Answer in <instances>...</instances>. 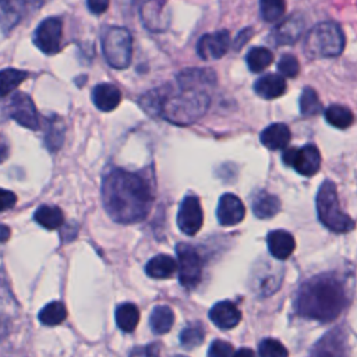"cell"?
I'll return each mask as SVG.
<instances>
[{
  "label": "cell",
  "mask_w": 357,
  "mask_h": 357,
  "mask_svg": "<svg viewBox=\"0 0 357 357\" xmlns=\"http://www.w3.org/2000/svg\"><path fill=\"white\" fill-rule=\"evenodd\" d=\"M102 201L114 222L137 223L148 215L153 190L145 174L113 167L103 177Z\"/></svg>",
  "instance_id": "6da1fadb"
},
{
  "label": "cell",
  "mask_w": 357,
  "mask_h": 357,
  "mask_svg": "<svg viewBox=\"0 0 357 357\" xmlns=\"http://www.w3.org/2000/svg\"><path fill=\"white\" fill-rule=\"evenodd\" d=\"M346 303L344 283L335 273H322L301 284L294 308L307 319L329 322L340 315Z\"/></svg>",
  "instance_id": "7a4b0ae2"
},
{
  "label": "cell",
  "mask_w": 357,
  "mask_h": 357,
  "mask_svg": "<svg viewBox=\"0 0 357 357\" xmlns=\"http://www.w3.org/2000/svg\"><path fill=\"white\" fill-rule=\"evenodd\" d=\"M211 96L208 91L173 89L170 85L160 86L159 117L176 126H190L201 119L208 110Z\"/></svg>",
  "instance_id": "3957f363"
},
{
  "label": "cell",
  "mask_w": 357,
  "mask_h": 357,
  "mask_svg": "<svg viewBox=\"0 0 357 357\" xmlns=\"http://www.w3.org/2000/svg\"><path fill=\"white\" fill-rule=\"evenodd\" d=\"M344 33L332 21L314 25L304 39V53L308 59H328L339 56L344 49Z\"/></svg>",
  "instance_id": "277c9868"
},
{
  "label": "cell",
  "mask_w": 357,
  "mask_h": 357,
  "mask_svg": "<svg viewBox=\"0 0 357 357\" xmlns=\"http://www.w3.org/2000/svg\"><path fill=\"white\" fill-rule=\"evenodd\" d=\"M317 213L319 222L331 231L347 233L354 229V220L342 211L336 184L331 180H325L317 192Z\"/></svg>",
  "instance_id": "5b68a950"
},
{
  "label": "cell",
  "mask_w": 357,
  "mask_h": 357,
  "mask_svg": "<svg viewBox=\"0 0 357 357\" xmlns=\"http://www.w3.org/2000/svg\"><path fill=\"white\" fill-rule=\"evenodd\" d=\"M102 52L113 68H127L132 57V36L127 28L109 26L102 33Z\"/></svg>",
  "instance_id": "8992f818"
},
{
  "label": "cell",
  "mask_w": 357,
  "mask_h": 357,
  "mask_svg": "<svg viewBox=\"0 0 357 357\" xmlns=\"http://www.w3.org/2000/svg\"><path fill=\"white\" fill-rule=\"evenodd\" d=\"M283 268L272 261H259L254 265L250 273L251 291L264 298L276 293L282 284Z\"/></svg>",
  "instance_id": "52a82bcc"
},
{
  "label": "cell",
  "mask_w": 357,
  "mask_h": 357,
  "mask_svg": "<svg viewBox=\"0 0 357 357\" xmlns=\"http://www.w3.org/2000/svg\"><path fill=\"white\" fill-rule=\"evenodd\" d=\"M177 252V269H178V280L183 287L191 290L198 286L202 278V259L198 251L187 244L180 243L176 247Z\"/></svg>",
  "instance_id": "ba28073f"
},
{
  "label": "cell",
  "mask_w": 357,
  "mask_h": 357,
  "mask_svg": "<svg viewBox=\"0 0 357 357\" xmlns=\"http://www.w3.org/2000/svg\"><path fill=\"white\" fill-rule=\"evenodd\" d=\"M283 163L293 167L298 174L310 177L314 176L321 167V153L312 144L303 148H289L282 155Z\"/></svg>",
  "instance_id": "9c48e42d"
},
{
  "label": "cell",
  "mask_w": 357,
  "mask_h": 357,
  "mask_svg": "<svg viewBox=\"0 0 357 357\" xmlns=\"http://www.w3.org/2000/svg\"><path fill=\"white\" fill-rule=\"evenodd\" d=\"M63 38V21L59 17L45 18L35 29L33 43L45 54H54L60 50Z\"/></svg>",
  "instance_id": "30bf717a"
},
{
  "label": "cell",
  "mask_w": 357,
  "mask_h": 357,
  "mask_svg": "<svg viewBox=\"0 0 357 357\" xmlns=\"http://www.w3.org/2000/svg\"><path fill=\"white\" fill-rule=\"evenodd\" d=\"M204 213L198 197L190 194L184 197L177 213V226L187 236H195L202 227Z\"/></svg>",
  "instance_id": "8fae6325"
},
{
  "label": "cell",
  "mask_w": 357,
  "mask_h": 357,
  "mask_svg": "<svg viewBox=\"0 0 357 357\" xmlns=\"http://www.w3.org/2000/svg\"><path fill=\"white\" fill-rule=\"evenodd\" d=\"M8 113L11 119H14L22 127H26L29 130H38L40 127L39 114L36 112L35 103L31 96L24 92H17L13 95L8 106Z\"/></svg>",
  "instance_id": "7c38bea8"
},
{
  "label": "cell",
  "mask_w": 357,
  "mask_h": 357,
  "mask_svg": "<svg viewBox=\"0 0 357 357\" xmlns=\"http://www.w3.org/2000/svg\"><path fill=\"white\" fill-rule=\"evenodd\" d=\"M230 47V32L226 29L205 33L197 43V53L204 60H218L223 57Z\"/></svg>",
  "instance_id": "4fadbf2b"
},
{
  "label": "cell",
  "mask_w": 357,
  "mask_h": 357,
  "mask_svg": "<svg viewBox=\"0 0 357 357\" xmlns=\"http://www.w3.org/2000/svg\"><path fill=\"white\" fill-rule=\"evenodd\" d=\"M141 20L151 32H163L169 28L170 18L166 13L165 0H146L141 6Z\"/></svg>",
  "instance_id": "5bb4252c"
},
{
  "label": "cell",
  "mask_w": 357,
  "mask_h": 357,
  "mask_svg": "<svg viewBox=\"0 0 357 357\" xmlns=\"http://www.w3.org/2000/svg\"><path fill=\"white\" fill-rule=\"evenodd\" d=\"M216 84V74L211 68L192 67L177 74V86L184 89L209 91Z\"/></svg>",
  "instance_id": "9a60e30c"
},
{
  "label": "cell",
  "mask_w": 357,
  "mask_h": 357,
  "mask_svg": "<svg viewBox=\"0 0 357 357\" xmlns=\"http://www.w3.org/2000/svg\"><path fill=\"white\" fill-rule=\"evenodd\" d=\"M216 216L222 226L238 225L245 216V208L243 201L234 194H223L219 198Z\"/></svg>",
  "instance_id": "2e32d148"
},
{
  "label": "cell",
  "mask_w": 357,
  "mask_h": 357,
  "mask_svg": "<svg viewBox=\"0 0 357 357\" xmlns=\"http://www.w3.org/2000/svg\"><path fill=\"white\" fill-rule=\"evenodd\" d=\"M303 28H304L303 18L300 15H293L282 21L278 26H275L271 38L276 46L291 45L301 36Z\"/></svg>",
  "instance_id": "e0dca14e"
},
{
  "label": "cell",
  "mask_w": 357,
  "mask_h": 357,
  "mask_svg": "<svg viewBox=\"0 0 357 357\" xmlns=\"http://www.w3.org/2000/svg\"><path fill=\"white\" fill-rule=\"evenodd\" d=\"M209 319L220 329H231L241 319V312L231 301H219L209 311Z\"/></svg>",
  "instance_id": "ac0fdd59"
},
{
  "label": "cell",
  "mask_w": 357,
  "mask_h": 357,
  "mask_svg": "<svg viewBox=\"0 0 357 357\" xmlns=\"http://www.w3.org/2000/svg\"><path fill=\"white\" fill-rule=\"evenodd\" d=\"M266 243H268V250L271 255L280 261L287 259L296 248V241L293 234L282 229L269 231L266 237Z\"/></svg>",
  "instance_id": "d6986e66"
},
{
  "label": "cell",
  "mask_w": 357,
  "mask_h": 357,
  "mask_svg": "<svg viewBox=\"0 0 357 357\" xmlns=\"http://www.w3.org/2000/svg\"><path fill=\"white\" fill-rule=\"evenodd\" d=\"M92 100L99 110L112 112L120 105L121 92L113 84H98L92 91Z\"/></svg>",
  "instance_id": "ffe728a7"
},
{
  "label": "cell",
  "mask_w": 357,
  "mask_h": 357,
  "mask_svg": "<svg viewBox=\"0 0 357 357\" xmlns=\"http://www.w3.org/2000/svg\"><path fill=\"white\" fill-rule=\"evenodd\" d=\"M259 138L264 146L271 151H276L284 148L290 142L291 132L284 123H273L264 128Z\"/></svg>",
  "instance_id": "44dd1931"
},
{
  "label": "cell",
  "mask_w": 357,
  "mask_h": 357,
  "mask_svg": "<svg viewBox=\"0 0 357 357\" xmlns=\"http://www.w3.org/2000/svg\"><path fill=\"white\" fill-rule=\"evenodd\" d=\"M254 91L264 99H275L286 92V81L280 74H266L255 81Z\"/></svg>",
  "instance_id": "7402d4cb"
},
{
  "label": "cell",
  "mask_w": 357,
  "mask_h": 357,
  "mask_svg": "<svg viewBox=\"0 0 357 357\" xmlns=\"http://www.w3.org/2000/svg\"><path fill=\"white\" fill-rule=\"evenodd\" d=\"M251 208L257 218L268 219V218L275 216L279 212L280 201L276 195H273L271 192L259 191L254 195V198L251 201Z\"/></svg>",
  "instance_id": "603a6c76"
},
{
  "label": "cell",
  "mask_w": 357,
  "mask_h": 357,
  "mask_svg": "<svg viewBox=\"0 0 357 357\" xmlns=\"http://www.w3.org/2000/svg\"><path fill=\"white\" fill-rule=\"evenodd\" d=\"M176 269H177L176 259L167 254H159L151 258L145 265L146 275L153 279L170 278L176 272Z\"/></svg>",
  "instance_id": "cb8c5ba5"
},
{
  "label": "cell",
  "mask_w": 357,
  "mask_h": 357,
  "mask_svg": "<svg viewBox=\"0 0 357 357\" xmlns=\"http://www.w3.org/2000/svg\"><path fill=\"white\" fill-rule=\"evenodd\" d=\"M174 324V312L167 305H156L149 315V326L155 335L167 333Z\"/></svg>",
  "instance_id": "d4e9b609"
},
{
  "label": "cell",
  "mask_w": 357,
  "mask_h": 357,
  "mask_svg": "<svg viewBox=\"0 0 357 357\" xmlns=\"http://www.w3.org/2000/svg\"><path fill=\"white\" fill-rule=\"evenodd\" d=\"M33 219L38 225L47 230H54L64 223L63 211L53 205H40L33 215Z\"/></svg>",
  "instance_id": "484cf974"
},
{
  "label": "cell",
  "mask_w": 357,
  "mask_h": 357,
  "mask_svg": "<svg viewBox=\"0 0 357 357\" xmlns=\"http://www.w3.org/2000/svg\"><path fill=\"white\" fill-rule=\"evenodd\" d=\"M139 322V310L132 303H123L116 308V324L123 332H132Z\"/></svg>",
  "instance_id": "4316f807"
},
{
  "label": "cell",
  "mask_w": 357,
  "mask_h": 357,
  "mask_svg": "<svg viewBox=\"0 0 357 357\" xmlns=\"http://www.w3.org/2000/svg\"><path fill=\"white\" fill-rule=\"evenodd\" d=\"M245 61L252 73H261L273 61V54L264 46L251 47L245 56Z\"/></svg>",
  "instance_id": "83f0119b"
},
{
  "label": "cell",
  "mask_w": 357,
  "mask_h": 357,
  "mask_svg": "<svg viewBox=\"0 0 357 357\" xmlns=\"http://www.w3.org/2000/svg\"><path fill=\"white\" fill-rule=\"evenodd\" d=\"M325 119L336 128H347L353 124L354 116L351 110L343 105H331L325 109Z\"/></svg>",
  "instance_id": "f1b7e54d"
},
{
  "label": "cell",
  "mask_w": 357,
  "mask_h": 357,
  "mask_svg": "<svg viewBox=\"0 0 357 357\" xmlns=\"http://www.w3.org/2000/svg\"><path fill=\"white\" fill-rule=\"evenodd\" d=\"M67 317V308L61 301H52L46 304L39 312V321L46 326H56Z\"/></svg>",
  "instance_id": "f546056e"
},
{
  "label": "cell",
  "mask_w": 357,
  "mask_h": 357,
  "mask_svg": "<svg viewBox=\"0 0 357 357\" xmlns=\"http://www.w3.org/2000/svg\"><path fill=\"white\" fill-rule=\"evenodd\" d=\"M64 141V124L63 120L57 116H53L52 120L47 121V128L45 134V144L49 151H57Z\"/></svg>",
  "instance_id": "4dcf8cb0"
},
{
  "label": "cell",
  "mask_w": 357,
  "mask_h": 357,
  "mask_svg": "<svg viewBox=\"0 0 357 357\" xmlns=\"http://www.w3.org/2000/svg\"><path fill=\"white\" fill-rule=\"evenodd\" d=\"M28 77L26 71L17 68H6L0 71V98L13 92L25 78Z\"/></svg>",
  "instance_id": "1f68e13d"
},
{
  "label": "cell",
  "mask_w": 357,
  "mask_h": 357,
  "mask_svg": "<svg viewBox=\"0 0 357 357\" xmlns=\"http://www.w3.org/2000/svg\"><path fill=\"white\" fill-rule=\"evenodd\" d=\"M322 110L319 98L311 86H305L300 95V113L305 117L315 116Z\"/></svg>",
  "instance_id": "d6a6232c"
},
{
  "label": "cell",
  "mask_w": 357,
  "mask_h": 357,
  "mask_svg": "<svg viewBox=\"0 0 357 357\" xmlns=\"http://www.w3.org/2000/svg\"><path fill=\"white\" fill-rule=\"evenodd\" d=\"M259 11L266 22L280 20L286 13V0H259Z\"/></svg>",
  "instance_id": "836d02e7"
},
{
  "label": "cell",
  "mask_w": 357,
  "mask_h": 357,
  "mask_svg": "<svg viewBox=\"0 0 357 357\" xmlns=\"http://www.w3.org/2000/svg\"><path fill=\"white\" fill-rule=\"evenodd\" d=\"M205 331L199 324L185 326L180 333V343L184 349H194L204 342Z\"/></svg>",
  "instance_id": "e575fe53"
},
{
  "label": "cell",
  "mask_w": 357,
  "mask_h": 357,
  "mask_svg": "<svg viewBox=\"0 0 357 357\" xmlns=\"http://www.w3.org/2000/svg\"><path fill=\"white\" fill-rule=\"evenodd\" d=\"M258 354L262 357H284L289 354V351L279 340L264 339L258 346Z\"/></svg>",
  "instance_id": "d590c367"
},
{
  "label": "cell",
  "mask_w": 357,
  "mask_h": 357,
  "mask_svg": "<svg viewBox=\"0 0 357 357\" xmlns=\"http://www.w3.org/2000/svg\"><path fill=\"white\" fill-rule=\"evenodd\" d=\"M278 71L280 75H284V77H296L300 71V64H298V60L296 56L293 54H283L279 61H278Z\"/></svg>",
  "instance_id": "8d00e7d4"
},
{
  "label": "cell",
  "mask_w": 357,
  "mask_h": 357,
  "mask_svg": "<svg viewBox=\"0 0 357 357\" xmlns=\"http://www.w3.org/2000/svg\"><path fill=\"white\" fill-rule=\"evenodd\" d=\"M233 354H234L233 346L229 342L220 340V339L213 340L208 349V356L211 357H227Z\"/></svg>",
  "instance_id": "74e56055"
},
{
  "label": "cell",
  "mask_w": 357,
  "mask_h": 357,
  "mask_svg": "<svg viewBox=\"0 0 357 357\" xmlns=\"http://www.w3.org/2000/svg\"><path fill=\"white\" fill-rule=\"evenodd\" d=\"M15 202H17V195L13 191L0 188V212L11 209L15 205Z\"/></svg>",
  "instance_id": "f35d334b"
},
{
  "label": "cell",
  "mask_w": 357,
  "mask_h": 357,
  "mask_svg": "<svg viewBox=\"0 0 357 357\" xmlns=\"http://www.w3.org/2000/svg\"><path fill=\"white\" fill-rule=\"evenodd\" d=\"M109 3L110 0H86L88 10L96 15L103 14L109 8Z\"/></svg>",
  "instance_id": "ab89813d"
},
{
  "label": "cell",
  "mask_w": 357,
  "mask_h": 357,
  "mask_svg": "<svg viewBox=\"0 0 357 357\" xmlns=\"http://www.w3.org/2000/svg\"><path fill=\"white\" fill-rule=\"evenodd\" d=\"M252 33H254V31H252L251 28H244L243 31H240L238 35H237L236 39H234L233 47H234L236 50H240V49L250 40V38L252 36Z\"/></svg>",
  "instance_id": "60d3db41"
},
{
  "label": "cell",
  "mask_w": 357,
  "mask_h": 357,
  "mask_svg": "<svg viewBox=\"0 0 357 357\" xmlns=\"http://www.w3.org/2000/svg\"><path fill=\"white\" fill-rule=\"evenodd\" d=\"M8 152H10V146H8V142L6 139L4 135L0 134V163L4 162L8 156Z\"/></svg>",
  "instance_id": "b9f144b4"
},
{
  "label": "cell",
  "mask_w": 357,
  "mask_h": 357,
  "mask_svg": "<svg viewBox=\"0 0 357 357\" xmlns=\"http://www.w3.org/2000/svg\"><path fill=\"white\" fill-rule=\"evenodd\" d=\"M10 332V321L4 317H0V340L6 337Z\"/></svg>",
  "instance_id": "7bdbcfd3"
},
{
  "label": "cell",
  "mask_w": 357,
  "mask_h": 357,
  "mask_svg": "<svg viewBox=\"0 0 357 357\" xmlns=\"http://www.w3.org/2000/svg\"><path fill=\"white\" fill-rule=\"evenodd\" d=\"M10 237V227H7L6 225H0V243L7 241Z\"/></svg>",
  "instance_id": "ee69618b"
},
{
  "label": "cell",
  "mask_w": 357,
  "mask_h": 357,
  "mask_svg": "<svg viewBox=\"0 0 357 357\" xmlns=\"http://www.w3.org/2000/svg\"><path fill=\"white\" fill-rule=\"evenodd\" d=\"M234 354H250V356H252L254 351H252V350H248V349H240V350L234 351Z\"/></svg>",
  "instance_id": "f6af8a7d"
}]
</instances>
